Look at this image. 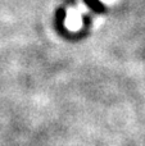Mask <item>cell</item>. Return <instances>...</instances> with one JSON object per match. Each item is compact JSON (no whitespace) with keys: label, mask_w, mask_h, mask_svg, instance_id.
<instances>
[{"label":"cell","mask_w":145,"mask_h":146,"mask_svg":"<svg viewBox=\"0 0 145 146\" xmlns=\"http://www.w3.org/2000/svg\"><path fill=\"white\" fill-rule=\"evenodd\" d=\"M86 3L89 5H91V7H94V8H99V3H98V0H86Z\"/></svg>","instance_id":"obj_1"}]
</instances>
